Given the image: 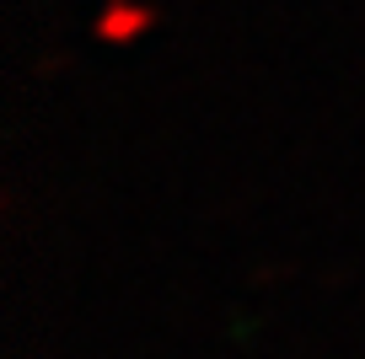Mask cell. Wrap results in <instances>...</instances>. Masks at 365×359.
<instances>
[{
    "instance_id": "1",
    "label": "cell",
    "mask_w": 365,
    "mask_h": 359,
    "mask_svg": "<svg viewBox=\"0 0 365 359\" xmlns=\"http://www.w3.org/2000/svg\"><path fill=\"white\" fill-rule=\"evenodd\" d=\"M145 22H150V11H140V6H113V11L103 16V38L108 43H124V38H135Z\"/></svg>"
}]
</instances>
